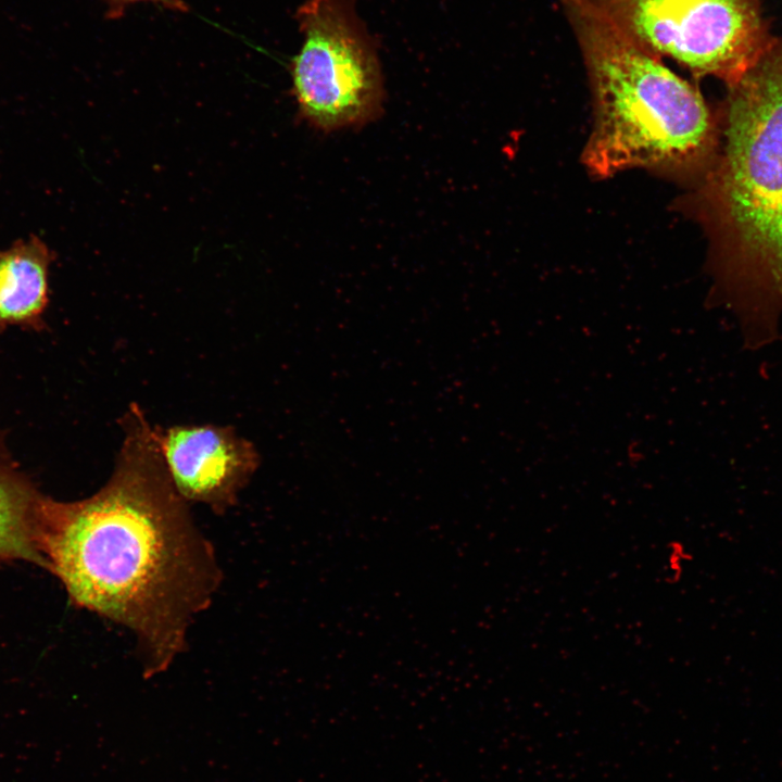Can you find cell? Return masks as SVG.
Listing matches in <instances>:
<instances>
[{"instance_id":"6da1fadb","label":"cell","mask_w":782,"mask_h":782,"mask_svg":"<svg viewBox=\"0 0 782 782\" xmlns=\"http://www.w3.org/2000/svg\"><path fill=\"white\" fill-rule=\"evenodd\" d=\"M123 426L113 474L97 493L50 497L43 555L74 605L133 632L151 678L184 651L222 573L166 471L154 427L136 405Z\"/></svg>"},{"instance_id":"7a4b0ae2","label":"cell","mask_w":782,"mask_h":782,"mask_svg":"<svg viewBox=\"0 0 782 782\" xmlns=\"http://www.w3.org/2000/svg\"><path fill=\"white\" fill-rule=\"evenodd\" d=\"M719 118L721 148L690 202L710 240V305L758 351L781 339V38L728 87Z\"/></svg>"},{"instance_id":"3957f363","label":"cell","mask_w":782,"mask_h":782,"mask_svg":"<svg viewBox=\"0 0 782 782\" xmlns=\"http://www.w3.org/2000/svg\"><path fill=\"white\" fill-rule=\"evenodd\" d=\"M582 55L593 101L583 151L589 173L607 178L647 168L699 179L720 141L719 113L663 60L635 47L582 0H558Z\"/></svg>"},{"instance_id":"277c9868","label":"cell","mask_w":782,"mask_h":782,"mask_svg":"<svg viewBox=\"0 0 782 782\" xmlns=\"http://www.w3.org/2000/svg\"><path fill=\"white\" fill-rule=\"evenodd\" d=\"M629 42L727 88L777 41L761 0H582Z\"/></svg>"},{"instance_id":"5b68a950","label":"cell","mask_w":782,"mask_h":782,"mask_svg":"<svg viewBox=\"0 0 782 782\" xmlns=\"http://www.w3.org/2000/svg\"><path fill=\"white\" fill-rule=\"evenodd\" d=\"M357 1L305 0L295 12L302 45L291 89L299 115L320 131L360 127L382 112L381 64Z\"/></svg>"},{"instance_id":"8992f818","label":"cell","mask_w":782,"mask_h":782,"mask_svg":"<svg viewBox=\"0 0 782 782\" xmlns=\"http://www.w3.org/2000/svg\"><path fill=\"white\" fill-rule=\"evenodd\" d=\"M166 471L179 495L188 502L223 514L260 466L254 444L232 427L202 425L154 427Z\"/></svg>"},{"instance_id":"52a82bcc","label":"cell","mask_w":782,"mask_h":782,"mask_svg":"<svg viewBox=\"0 0 782 782\" xmlns=\"http://www.w3.org/2000/svg\"><path fill=\"white\" fill-rule=\"evenodd\" d=\"M50 496L17 468L0 437V565L47 568L43 533Z\"/></svg>"},{"instance_id":"ba28073f","label":"cell","mask_w":782,"mask_h":782,"mask_svg":"<svg viewBox=\"0 0 782 782\" xmlns=\"http://www.w3.org/2000/svg\"><path fill=\"white\" fill-rule=\"evenodd\" d=\"M49 256L35 241L0 254V330L35 326L48 302Z\"/></svg>"},{"instance_id":"9c48e42d","label":"cell","mask_w":782,"mask_h":782,"mask_svg":"<svg viewBox=\"0 0 782 782\" xmlns=\"http://www.w3.org/2000/svg\"><path fill=\"white\" fill-rule=\"evenodd\" d=\"M692 555L688 547L680 540H671L667 543L665 550V579L668 583H678L683 572L685 571V565L691 560Z\"/></svg>"},{"instance_id":"30bf717a","label":"cell","mask_w":782,"mask_h":782,"mask_svg":"<svg viewBox=\"0 0 782 782\" xmlns=\"http://www.w3.org/2000/svg\"><path fill=\"white\" fill-rule=\"evenodd\" d=\"M106 7V17L116 20L124 15L129 5L137 2H151L174 12H187L188 7L184 0H103Z\"/></svg>"}]
</instances>
